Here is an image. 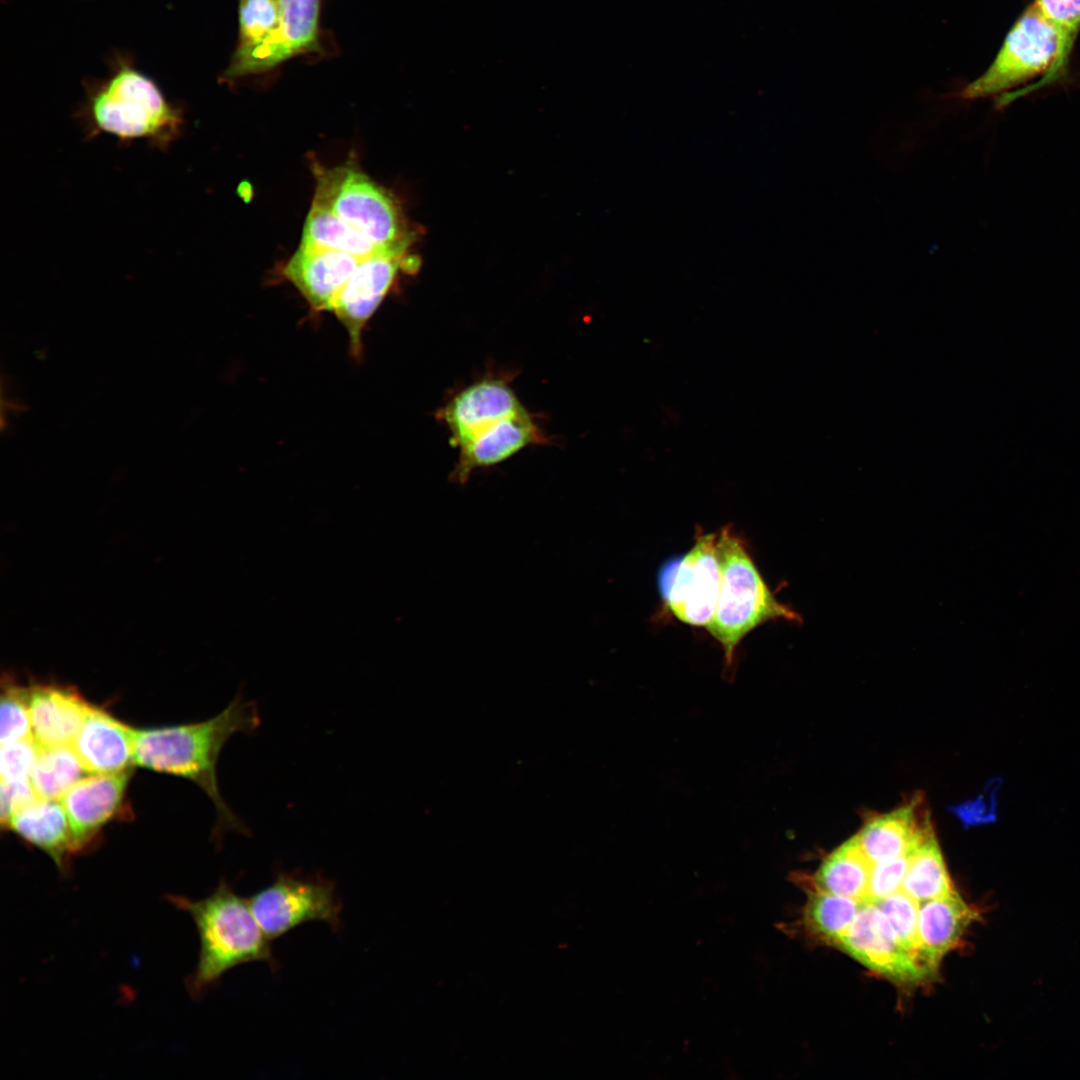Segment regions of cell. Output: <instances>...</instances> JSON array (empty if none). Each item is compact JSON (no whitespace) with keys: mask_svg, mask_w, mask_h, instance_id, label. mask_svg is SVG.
I'll list each match as a JSON object with an SVG mask.
<instances>
[{"mask_svg":"<svg viewBox=\"0 0 1080 1080\" xmlns=\"http://www.w3.org/2000/svg\"><path fill=\"white\" fill-rule=\"evenodd\" d=\"M260 722L256 704L236 696L222 712L205 721L135 729L134 765L197 784L215 806V837L229 831L248 836L250 830L220 794L217 762L230 737L253 733Z\"/></svg>","mask_w":1080,"mask_h":1080,"instance_id":"cell-1","label":"cell"},{"mask_svg":"<svg viewBox=\"0 0 1080 1080\" xmlns=\"http://www.w3.org/2000/svg\"><path fill=\"white\" fill-rule=\"evenodd\" d=\"M437 416L458 450L450 475L457 484H465L477 469L497 465L548 440L510 385L499 378H484L467 386L440 408Z\"/></svg>","mask_w":1080,"mask_h":1080,"instance_id":"cell-2","label":"cell"},{"mask_svg":"<svg viewBox=\"0 0 1080 1080\" xmlns=\"http://www.w3.org/2000/svg\"><path fill=\"white\" fill-rule=\"evenodd\" d=\"M108 66L105 78L83 81L85 96L75 117L85 138L105 133L121 144L146 140L167 151L183 133V106L170 102L156 82L137 69L128 52H113Z\"/></svg>","mask_w":1080,"mask_h":1080,"instance_id":"cell-3","label":"cell"},{"mask_svg":"<svg viewBox=\"0 0 1080 1080\" xmlns=\"http://www.w3.org/2000/svg\"><path fill=\"white\" fill-rule=\"evenodd\" d=\"M168 900L188 913L197 930L199 956L194 971L186 979L193 998H201L233 968L263 962L273 971L279 968L271 940L260 927L249 899L220 881L209 896L200 900L170 895Z\"/></svg>","mask_w":1080,"mask_h":1080,"instance_id":"cell-4","label":"cell"},{"mask_svg":"<svg viewBox=\"0 0 1080 1080\" xmlns=\"http://www.w3.org/2000/svg\"><path fill=\"white\" fill-rule=\"evenodd\" d=\"M717 549L721 585L706 630L721 645L725 671L729 674L738 645L752 630L771 620L800 621V616L776 599L746 544L731 526L719 530Z\"/></svg>","mask_w":1080,"mask_h":1080,"instance_id":"cell-5","label":"cell"},{"mask_svg":"<svg viewBox=\"0 0 1080 1080\" xmlns=\"http://www.w3.org/2000/svg\"><path fill=\"white\" fill-rule=\"evenodd\" d=\"M312 204L338 216L381 251L404 255L414 239L392 195L352 165L320 170Z\"/></svg>","mask_w":1080,"mask_h":1080,"instance_id":"cell-6","label":"cell"},{"mask_svg":"<svg viewBox=\"0 0 1080 1080\" xmlns=\"http://www.w3.org/2000/svg\"><path fill=\"white\" fill-rule=\"evenodd\" d=\"M248 899L256 920L271 941L308 922L324 923L333 931L342 926V904L335 883L321 875L278 871L271 884Z\"/></svg>","mask_w":1080,"mask_h":1080,"instance_id":"cell-7","label":"cell"},{"mask_svg":"<svg viewBox=\"0 0 1080 1080\" xmlns=\"http://www.w3.org/2000/svg\"><path fill=\"white\" fill-rule=\"evenodd\" d=\"M1058 56L1054 27L1032 4L1018 18L988 69L969 83L961 98L974 100L1006 92L1053 68ZM1041 79V80H1042Z\"/></svg>","mask_w":1080,"mask_h":1080,"instance_id":"cell-8","label":"cell"},{"mask_svg":"<svg viewBox=\"0 0 1080 1080\" xmlns=\"http://www.w3.org/2000/svg\"><path fill=\"white\" fill-rule=\"evenodd\" d=\"M718 532H700L693 546L660 566L657 588L664 607L684 624L705 627L712 619L721 585Z\"/></svg>","mask_w":1080,"mask_h":1080,"instance_id":"cell-9","label":"cell"},{"mask_svg":"<svg viewBox=\"0 0 1080 1080\" xmlns=\"http://www.w3.org/2000/svg\"><path fill=\"white\" fill-rule=\"evenodd\" d=\"M836 945L867 968L896 982L916 983L931 974L901 944L874 903L862 905Z\"/></svg>","mask_w":1080,"mask_h":1080,"instance_id":"cell-10","label":"cell"},{"mask_svg":"<svg viewBox=\"0 0 1080 1080\" xmlns=\"http://www.w3.org/2000/svg\"><path fill=\"white\" fill-rule=\"evenodd\" d=\"M403 256L378 252L361 259L332 306L331 312L347 330L354 356L360 355L362 331L392 287L399 269L405 264L416 265L404 262Z\"/></svg>","mask_w":1080,"mask_h":1080,"instance_id":"cell-11","label":"cell"},{"mask_svg":"<svg viewBox=\"0 0 1080 1080\" xmlns=\"http://www.w3.org/2000/svg\"><path fill=\"white\" fill-rule=\"evenodd\" d=\"M131 769L81 778L61 798L73 839L75 854L91 848L124 803Z\"/></svg>","mask_w":1080,"mask_h":1080,"instance_id":"cell-12","label":"cell"},{"mask_svg":"<svg viewBox=\"0 0 1080 1080\" xmlns=\"http://www.w3.org/2000/svg\"><path fill=\"white\" fill-rule=\"evenodd\" d=\"M238 44L232 60L262 73L290 59L281 31L279 0H238Z\"/></svg>","mask_w":1080,"mask_h":1080,"instance_id":"cell-13","label":"cell"},{"mask_svg":"<svg viewBox=\"0 0 1080 1080\" xmlns=\"http://www.w3.org/2000/svg\"><path fill=\"white\" fill-rule=\"evenodd\" d=\"M26 689L32 734L38 746L71 745L91 704L71 686L34 682Z\"/></svg>","mask_w":1080,"mask_h":1080,"instance_id":"cell-14","label":"cell"},{"mask_svg":"<svg viewBox=\"0 0 1080 1080\" xmlns=\"http://www.w3.org/2000/svg\"><path fill=\"white\" fill-rule=\"evenodd\" d=\"M135 728L91 705L71 746L91 774L118 773L134 765Z\"/></svg>","mask_w":1080,"mask_h":1080,"instance_id":"cell-15","label":"cell"},{"mask_svg":"<svg viewBox=\"0 0 1080 1080\" xmlns=\"http://www.w3.org/2000/svg\"><path fill=\"white\" fill-rule=\"evenodd\" d=\"M360 260L343 252L299 246L284 266L283 274L313 311L331 312L336 298Z\"/></svg>","mask_w":1080,"mask_h":1080,"instance_id":"cell-16","label":"cell"},{"mask_svg":"<svg viewBox=\"0 0 1080 1080\" xmlns=\"http://www.w3.org/2000/svg\"><path fill=\"white\" fill-rule=\"evenodd\" d=\"M932 834L921 800L914 799L888 814L871 818L856 838L873 865L915 850Z\"/></svg>","mask_w":1080,"mask_h":1080,"instance_id":"cell-17","label":"cell"},{"mask_svg":"<svg viewBox=\"0 0 1080 1080\" xmlns=\"http://www.w3.org/2000/svg\"><path fill=\"white\" fill-rule=\"evenodd\" d=\"M6 829L45 852L61 872H67L71 858L76 855L61 801L37 797L11 817Z\"/></svg>","mask_w":1080,"mask_h":1080,"instance_id":"cell-18","label":"cell"},{"mask_svg":"<svg viewBox=\"0 0 1080 1080\" xmlns=\"http://www.w3.org/2000/svg\"><path fill=\"white\" fill-rule=\"evenodd\" d=\"M979 912L954 891L919 903L918 933L923 956L935 971L942 957L957 946Z\"/></svg>","mask_w":1080,"mask_h":1080,"instance_id":"cell-19","label":"cell"},{"mask_svg":"<svg viewBox=\"0 0 1080 1080\" xmlns=\"http://www.w3.org/2000/svg\"><path fill=\"white\" fill-rule=\"evenodd\" d=\"M871 867L855 836L834 850L811 880L802 874L792 877L801 885L865 903Z\"/></svg>","mask_w":1080,"mask_h":1080,"instance_id":"cell-20","label":"cell"},{"mask_svg":"<svg viewBox=\"0 0 1080 1080\" xmlns=\"http://www.w3.org/2000/svg\"><path fill=\"white\" fill-rule=\"evenodd\" d=\"M300 247L343 252L358 259L384 252L338 216L314 204L304 222Z\"/></svg>","mask_w":1080,"mask_h":1080,"instance_id":"cell-21","label":"cell"},{"mask_svg":"<svg viewBox=\"0 0 1080 1080\" xmlns=\"http://www.w3.org/2000/svg\"><path fill=\"white\" fill-rule=\"evenodd\" d=\"M802 886L809 888L808 900L802 915L805 929L836 945L851 926L864 903L820 891L808 885Z\"/></svg>","mask_w":1080,"mask_h":1080,"instance_id":"cell-22","label":"cell"},{"mask_svg":"<svg viewBox=\"0 0 1080 1080\" xmlns=\"http://www.w3.org/2000/svg\"><path fill=\"white\" fill-rule=\"evenodd\" d=\"M901 890L919 903L955 891L934 834L914 850Z\"/></svg>","mask_w":1080,"mask_h":1080,"instance_id":"cell-23","label":"cell"},{"mask_svg":"<svg viewBox=\"0 0 1080 1080\" xmlns=\"http://www.w3.org/2000/svg\"><path fill=\"white\" fill-rule=\"evenodd\" d=\"M85 772L71 745L39 747L29 780L37 797L58 800Z\"/></svg>","mask_w":1080,"mask_h":1080,"instance_id":"cell-24","label":"cell"},{"mask_svg":"<svg viewBox=\"0 0 1080 1080\" xmlns=\"http://www.w3.org/2000/svg\"><path fill=\"white\" fill-rule=\"evenodd\" d=\"M281 31L290 57L320 47V0H279Z\"/></svg>","mask_w":1080,"mask_h":1080,"instance_id":"cell-25","label":"cell"},{"mask_svg":"<svg viewBox=\"0 0 1080 1080\" xmlns=\"http://www.w3.org/2000/svg\"><path fill=\"white\" fill-rule=\"evenodd\" d=\"M1033 4L1054 27L1058 37L1056 62L1048 75L1032 86L1036 89L1055 81L1068 63L1080 30V0H1035Z\"/></svg>","mask_w":1080,"mask_h":1080,"instance_id":"cell-26","label":"cell"},{"mask_svg":"<svg viewBox=\"0 0 1080 1080\" xmlns=\"http://www.w3.org/2000/svg\"><path fill=\"white\" fill-rule=\"evenodd\" d=\"M886 916L901 944L931 973L918 933L919 902L899 890L874 903Z\"/></svg>","mask_w":1080,"mask_h":1080,"instance_id":"cell-27","label":"cell"},{"mask_svg":"<svg viewBox=\"0 0 1080 1080\" xmlns=\"http://www.w3.org/2000/svg\"><path fill=\"white\" fill-rule=\"evenodd\" d=\"M33 738L26 686L9 675L2 679L0 742Z\"/></svg>","mask_w":1080,"mask_h":1080,"instance_id":"cell-28","label":"cell"},{"mask_svg":"<svg viewBox=\"0 0 1080 1080\" xmlns=\"http://www.w3.org/2000/svg\"><path fill=\"white\" fill-rule=\"evenodd\" d=\"M913 852L872 865L865 903H875L901 890Z\"/></svg>","mask_w":1080,"mask_h":1080,"instance_id":"cell-29","label":"cell"},{"mask_svg":"<svg viewBox=\"0 0 1080 1080\" xmlns=\"http://www.w3.org/2000/svg\"><path fill=\"white\" fill-rule=\"evenodd\" d=\"M38 751L39 746L34 738L2 743L0 749L1 780H29Z\"/></svg>","mask_w":1080,"mask_h":1080,"instance_id":"cell-30","label":"cell"},{"mask_svg":"<svg viewBox=\"0 0 1080 1080\" xmlns=\"http://www.w3.org/2000/svg\"><path fill=\"white\" fill-rule=\"evenodd\" d=\"M36 798L37 795L30 780H1L0 822L2 829L7 828L11 817L17 811L33 802Z\"/></svg>","mask_w":1080,"mask_h":1080,"instance_id":"cell-31","label":"cell"}]
</instances>
